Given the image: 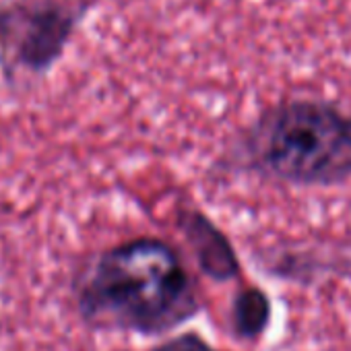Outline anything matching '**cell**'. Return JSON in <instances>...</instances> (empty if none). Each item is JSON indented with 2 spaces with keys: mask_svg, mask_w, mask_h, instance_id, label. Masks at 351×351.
Here are the masks:
<instances>
[{
  "mask_svg": "<svg viewBox=\"0 0 351 351\" xmlns=\"http://www.w3.org/2000/svg\"><path fill=\"white\" fill-rule=\"evenodd\" d=\"M73 298L85 324L161 335L191 320L201 304L178 250L134 238L95 254L75 277Z\"/></svg>",
  "mask_w": 351,
  "mask_h": 351,
  "instance_id": "6da1fadb",
  "label": "cell"
},
{
  "mask_svg": "<svg viewBox=\"0 0 351 351\" xmlns=\"http://www.w3.org/2000/svg\"><path fill=\"white\" fill-rule=\"evenodd\" d=\"M155 351H215V349L197 332H184L155 347Z\"/></svg>",
  "mask_w": 351,
  "mask_h": 351,
  "instance_id": "8992f818",
  "label": "cell"
},
{
  "mask_svg": "<svg viewBox=\"0 0 351 351\" xmlns=\"http://www.w3.org/2000/svg\"><path fill=\"white\" fill-rule=\"evenodd\" d=\"M269 314H271L269 298L261 289L256 287L242 289L234 300V312H232L236 335L242 339L261 337L269 324Z\"/></svg>",
  "mask_w": 351,
  "mask_h": 351,
  "instance_id": "5b68a950",
  "label": "cell"
},
{
  "mask_svg": "<svg viewBox=\"0 0 351 351\" xmlns=\"http://www.w3.org/2000/svg\"><path fill=\"white\" fill-rule=\"evenodd\" d=\"M182 228L199 258L201 269L211 279L230 281L238 275L240 265L232 244L203 213H186L182 217Z\"/></svg>",
  "mask_w": 351,
  "mask_h": 351,
  "instance_id": "277c9868",
  "label": "cell"
},
{
  "mask_svg": "<svg viewBox=\"0 0 351 351\" xmlns=\"http://www.w3.org/2000/svg\"><path fill=\"white\" fill-rule=\"evenodd\" d=\"M95 0H11L0 5V73L7 85L19 75H46L69 48Z\"/></svg>",
  "mask_w": 351,
  "mask_h": 351,
  "instance_id": "3957f363",
  "label": "cell"
},
{
  "mask_svg": "<svg viewBox=\"0 0 351 351\" xmlns=\"http://www.w3.org/2000/svg\"><path fill=\"white\" fill-rule=\"evenodd\" d=\"M244 163L287 184H335L351 178V114L316 99L267 110L242 136Z\"/></svg>",
  "mask_w": 351,
  "mask_h": 351,
  "instance_id": "7a4b0ae2",
  "label": "cell"
}]
</instances>
